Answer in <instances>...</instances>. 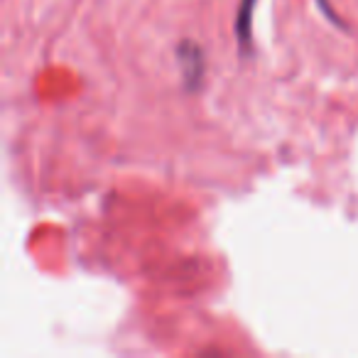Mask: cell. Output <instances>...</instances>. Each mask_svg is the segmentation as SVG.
Instances as JSON below:
<instances>
[{
  "label": "cell",
  "instance_id": "obj_1",
  "mask_svg": "<svg viewBox=\"0 0 358 358\" xmlns=\"http://www.w3.org/2000/svg\"><path fill=\"white\" fill-rule=\"evenodd\" d=\"M177 59L182 62V74H185V84L189 91L199 89L201 79H204V55H201L199 45L185 40L177 45Z\"/></svg>",
  "mask_w": 358,
  "mask_h": 358
},
{
  "label": "cell",
  "instance_id": "obj_2",
  "mask_svg": "<svg viewBox=\"0 0 358 358\" xmlns=\"http://www.w3.org/2000/svg\"><path fill=\"white\" fill-rule=\"evenodd\" d=\"M258 0H241L238 13H236V37H238L241 52H250L253 42V13Z\"/></svg>",
  "mask_w": 358,
  "mask_h": 358
},
{
  "label": "cell",
  "instance_id": "obj_3",
  "mask_svg": "<svg viewBox=\"0 0 358 358\" xmlns=\"http://www.w3.org/2000/svg\"><path fill=\"white\" fill-rule=\"evenodd\" d=\"M317 3H319V8H322V10H324V13H327V15H329V17H331V20H334V17H336V15H334V13H331V10H329V3H327V0H317Z\"/></svg>",
  "mask_w": 358,
  "mask_h": 358
}]
</instances>
